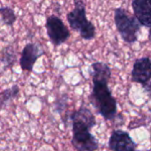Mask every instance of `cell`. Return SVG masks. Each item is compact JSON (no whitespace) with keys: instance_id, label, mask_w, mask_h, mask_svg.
Masks as SVG:
<instances>
[{"instance_id":"cell-1","label":"cell","mask_w":151,"mask_h":151,"mask_svg":"<svg viewBox=\"0 0 151 151\" xmlns=\"http://www.w3.org/2000/svg\"><path fill=\"white\" fill-rule=\"evenodd\" d=\"M89 100L93 106L106 120L115 119L117 115V100L112 96L108 83L93 82Z\"/></svg>"},{"instance_id":"cell-2","label":"cell","mask_w":151,"mask_h":151,"mask_svg":"<svg viewBox=\"0 0 151 151\" xmlns=\"http://www.w3.org/2000/svg\"><path fill=\"white\" fill-rule=\"evenodd\" d=\"M73 4L74 8L66 15L70 27L79 32L81 37L84 40L94 39L96 36V27L87 19L85 3L82 0H74Z\"/></svg>"},{"instance_id":"cell-3","label":"cell","mask_w":151,"mask_h":151,"mask_svg":"<svg viewBox=\"0 0 151 151\" xmlns=\"http://www.w3.org/2000/svg\"><path fill=\"white\" fill-rule=\"evenodd\" d=\"M114 21L118 32L126 42L134 43L137 41L142 24L135 16L129 15L125 9L119 7L114 10Z\"/></svg>"},{"instance_id":"cell-4","label":"cell","mask_w":151,"mask_h":151,"mask_svg":"<svg viewBox=\"0 0 151 151\" xmlns=\"http://www.w3.org/2000/svg\"><path fill=\"white\" fill-rule=\"evenodd\" d=\"M45 28L50 41L55 47L62 45L71 36V33L67 27L63 20L56 15L47 17Z\"/></svg>"},{"instance_id":"cell-5","label":"cell","mask_w":151,"mask_h":151,"mask_svg":"<svg viewBox=\"0 0 151 151\" xmlns=\"http://www.w3.org/2000/svg\"><path fill=\"white\" fill-rule=\"evenodd\" d=\"M44 55V50L40 44L35 42L27 43L21 50L19 66L23 71L32 72L36 61Z\"/></svg>"},{"instance_id":"cell-6","label":"cell","mask_w":151,"mask_h":151,"mask_svg":"<svg viewBox=\"0 0 151 151\" xmlns=\"http://www.w3.org/2000/svg\"><path fill=\"white\" fill-rule=\"evenodd\" d=\"M71 120L73 125V132L81 130L90 131V129L96 124V118L92 111L83 106L72 113Z\"/></svg>"},{"instance_id":"cell-7","label":"cell","mask_w":151,"mask_h":151,"mask_svg":"<svg viewBox=\"0 0 151 151\" xmlns=\"http://www.w3.org/2000/svg\"><path fill=\"white\" fill-rule=\"evenodd\" d=\"M72 145L76 151H96L98 149L96 138L88 130L73 132Z\"/></svg>"},{"instance_id":"cell-8","label":"cell","mask_w":151,"mask_h":151,"mask_svg":"<svg viewBox=\"0 0 151 151\" xmlns=\"http://www.w3.org/2000/svg\"><path fill=\"white\" fill-rule=\"evenodd\" d=\"M109 149L111 151H134L136 144L127 132L114 130L109 139Z\"/></svg>"},{"instance_id":"cell-9","label":"cell","mask_w":151,"mask_h":151,"mask_svg":"<svg viewBox=\"0 0 151 151\" xmlns=\"http://www.w3.org/2000/svg\"><path fill=\"white\" fill-rule=\"evenodd\" d=\"M132 81L145 85L151 79V58L142 57L135 60L131 73Z\"/></svg>"},{"instance_id":"cell-10","label":"cell","mask_w":151,"mask_h":151,"mask_svg":"<svg viewBox=\"0 0 151 151\" xmlns=\"http://www.w3.org/2000/svg\"><path fill=\"white\" fill-rule=\"evenodd\" d=\"M132 7L142 26L151 28V0H133Z\"/></svg>"},{"instance_id":"cell-11","label":"cell","mask_w":151,"mask_h":151,"mask_svg":"<svg viewBox=\"0 0 151 151\" xmlns=\"http://www.w3.org/2000/svg\"><path fill=\"white\" fill-rule=\"evenodd\" d=\"M90 74L92 76L93 82L109 83L111 76V71L107 64L104 62H95L91 65Z\"/></svg>"},{"instance_id":"cell-12","label":"cell","mask_w":151,"mask_h":151,"mask_svg":"<svg viewBox=\"0 0 151 151\" xmlns=\"http://www.w3.org/2000/svg\"><path fill=\"white\" fill-rule=\"evenodd\" d=\"M0 16L4 24L11 27L14 25L15 21L17 20V15L14 12V9H12L10 6H1Z\"/></svg>"},{"instance_id":"cell-13","label":"cell","mask_w":151,"mask_h":151,"mask_svg":"<svg viewBox=\"0 0 151 151\" xmlns=\"http://www.w3.org/2000/svg\"><path fill=\"white\" fill-rule=\"evenodd\" d=\"M16 59H17V54L14 49L12 46H8L4 48L3 54H2V58L0 59V61L3 63L4 67L8 68V67H12V65H14Z\"/></svg>"},{"instance_id":"cell-14","label":"cell","mask_w":151,"mask_h":151,"mask_svg":"<svg viewBox=\"0 0 151 151\" xmlns=\"http://www.w3.org/2000/svg\"><path fill=\"white\" fill-rule=\"evenodd\" d=\"M19 93V88L18 85H13L10 88L4 89L0 94V107L5 104L6 103L14 99Z\"/></svg>"},{"instance_id":"cell-15","label":"cell","mask_w":151,"mask_h":151,"mask_svg":"<svg viewBox=\"0 0 151 151\" xmlns=\"http://www.w3.org/2000/svg\"><path fill=\"white\" fill-rule=\"evenodd\" d=\"M66 102H67V96L65 95L55 103L56 109L58 112H61L62 111H64V109L66 105Z\"/></svg>"},{"instance_id":"cell-16","label":"cell","mask_w":151,"mask_h":151,"mask_svg":"<svg viewBox=\"0 0 151 151\" xmlns=\"http://www.w3.org/2000/svg\"><path fill=\"white\" fill-rule=\"evenodd\" d=\"M142 87H143L145 92L148 93L150 96H151V79L146 83V84H145V85H143Z\"/></svg>"},{"instance_id":"cell-17","label":"cell","mask_w":151,"mask_h":151,"mask_svg":"<svg viewBox=\"0 0 151 151\" xmlns=\"http://www.w3.org/2000/svg\"><path fill=\"white\" fill-rule=\"evenodd\" d=\"M149 39L151 42V28H150V31H149Z\"/></svg>"},{"instance_id":"cell-18","label":"cell","mask_w":151,"mask_h":151,"mask_svg":"<svg viewBox=\"0 0 151 151\" xmlns=\"http://www.w3.org/2000/svg\"><path fill=\"white\" fill-rule=\"evenodd\" d=\"M134 151H140V150H134Z\"/></svg>"}]
</instances>
